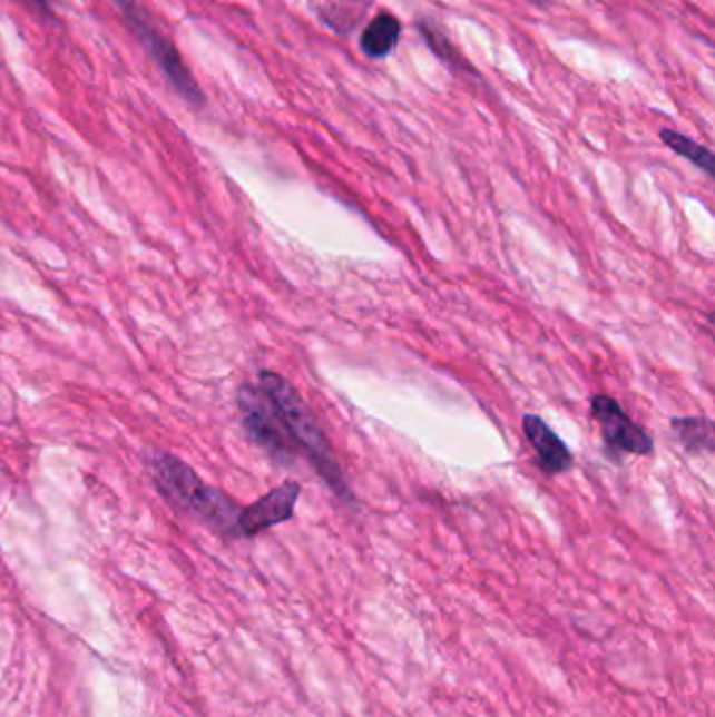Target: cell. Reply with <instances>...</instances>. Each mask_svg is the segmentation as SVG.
I'll use <instances>...</instances> for the list:
<instances>
[{
    "label": "cell",
    "mask_w": 715,
    "mask_h": 717,
    "mask_svg": "<svg viewBox=\"0 0 715 717\" xmlns=\"http://www.w3.org/2000/svg\"><path fill=\"white\" fill-rule=\"evenodd\" d=\"M256 384L265 391V395L273 401V405L282 415L290 441L296 449V455L304 458L311 466L315 468L323 483L327 484L340 500L353 502V493L340 466L339 455L334 453L330 439L325 436L317 418L304 403L303 396L298 395V391L287 382L286 377L275 372H261Z\"/></svg>",
    "instance_id": "1"
},
{
    "label": "cell",
    "mask_w": 715,
    "mask_h": 717,
    "mask_svg": "<svg viewBox=\"0 0 715 717\" xmlns=\"http://www.w3.org/2000/svg\"><path fill=\"white\" fill-rule=\"evenodd\" d=\"M147 464L151 470L154 484L166 502L204 520L225 538H239L237 520L242 505L233 502L227 493L204 483L192 468L175 455L154 453Z\"/></svg>",
    "instance_id": "2"
},
{
    "label": "cell",
    "mask_w": 715,
    "mask_h": 717,
    "mask_svg": "<svg viewBox=\"0 0 715 717\" xmlns=\"http://www.w3.org/2000/svg\"><path fill=\"white\" fill-rule=\"evenodd\" d=\"M237 405L242 413L244 431L256 448L263 449L280 466H292L296 462V449L290 441L284 420L258 384H244L237 393Z\"/></svg>",
    "instance_id": "3"
},
{
    "label": "cell",
    "mask_w": 715,
    "mask_h": 717,
    "mask_svg": "<svg viewBox=\"0 0 715 717\" xmlns=\"http://www.w3.org/2000/svg\"><path fill=\"white\" fill-rule=\"evenodd\" d=\"M116 7L123 11L128 28L133 30V35L139 38V42L144 45L145 51L149 57L156 61V66L160 68L164 78L170 82V87L179 92L180 97L199 108L204 104V92L197 87L196 78L187 70V66L183 63L180 55L177 49L173 47V42L161 35L160 30H156L149 19L145 18L144 11L139 9V4L135 0H114Z\"/></svg>",
    "instance_id": "4"
},
{
    "label": "cell",
    "mask_w": 715,
    "mask_h": 717,
    "mask_svg": "<svg viewBox=\"0 0 715 717\" xmlns=\"http://www.w3.org/2000/svg\"><path fill=\"white\" fill-rule=\"evenodd\" d=\"M591 415L600 424L603 441L613 455L634 453V455H648L653 451L650 434L640 429L621 405L607 395H596L591 399Z\"/></svg>",
    "instance_id": "5"
},
{
    "label": "cell",
    "mask_w": 715,
    "mask_h": 717,
    "mask_svg": "<svg viewBox=\"0 0 715 717\" xmlns=\"http://www.w3.org/2000/svg\"><path fill=\"white\" fill-rule=\"evenodd\" d=\"M298 498H301V484L286 481L275 487L273 491H268L267 495L261 498L258 502L242 508L237 520L239 538H254L271 527L292 519Z\"/></svg>",
    "instance_id": "6"
},
{
    "label": "cell",
    "mask_w": 715,
    "mask_h": 717,
    "mask_svg": "<svg viewBox=\"0 0 715 717\" xmlns=\"http://www.w3.org/2000/svg\"><path fill=\"white\" fill-rule=\"evenodd\" d=\"M522 431L527 434L531 448L536 449L539 466L543 468L546 474H562L571 468V451L539 415L527 413L522 418Z\"/></svg>",
    "instance_id": "7"
},
{
    "label": "cell",
    "mask_w": 715,
    "mask_h": 717,
    "mask_svg": "<svg viewBox=\"0 0 715 717\" xmlns=\"http://www.w3.org/2000/svg\"><path fill=\"white\" fill-rule=\"evenodd\" d=\"M399 38H401L399 19L389 13L378 16L368 23V28L361 35V51L374 59L386 57L396 47Z\"/></svg>",
    "instance_id": "8"
},
{
    "label": "cell",
    "mask_w": 715,
    "mask_h": 717,
    "mask_svg": "<svg viewBox=\"0 0 715 717\" xmlns=\"http://www.w3.org/2000/svg\"><path fill=\"white\" fill-rule=\"evenodd\" d=\"M672 424H674V432H676L679 443L688 451H693V453L714 451L715 436L712 420H705V418H676Z\"/></svg>",
    "instance_id": "9"
},
{
    "label": "cell",
    "mask_w": 715,
    "mask_h": 717,
    "mask_svg": "<svg viewBox=\"0 0 715 717\" xmlns=\"http://www.w3.org/2000/svg\"><path fill=\"white\" fill-rule=\"evenodd\" d=\"M662 141L667 145L672 151H676L682 158H686L688 161H693L697 168H701L705 175L714 177L715 175V158L714 154L698 145L697 141L679 135L676 130H669V128H663L662 130Z\"/></svg>",
    "instance_id": "10"
},
{
    "label": "cell",
    "mask_w": 715,
    "mask_h": 717,
    "mask_svg": "<svg viewBox=\"0 0 715 717\" xmlns=\"http://www.w3.org/2000/svg\"><path fill=\"white\" fill-rule=\"evenodd\" d=\"M35 4H37L38 9H42L45 13H49L51 11V7H49V0H32Z\"/></svg>",
    "instance_id": "11"
}]
</instances>
